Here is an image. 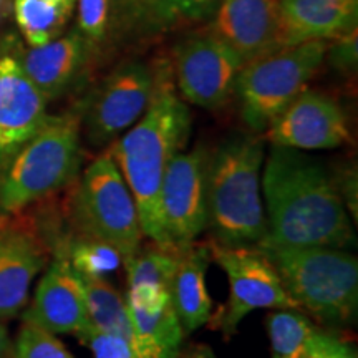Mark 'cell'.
<instances>
[{
    "label": "cell",
    "instance_id": "6da1fadb",
    "mask_svg": "<svg viewBox=\"0 0 358 358\" xmlns=\"http://www.w3.org/2000/svg\"><path fill=\"white\" fill-rule=\"evenodd\" d=\"M261 189L267 232L259 244L334 249L355 244L350 213L334 176L301 150L272 145L264 158Z\"/></svg>",
    "mask_w": 358,
    "mask_h": 358
},
{
    "label": "cell",
    "instance_id": "7a4b0ae2",
    "mask_svg": "<svg viewBox=\"0 0 358 358\" xmlns=\"http://www.w3.org/2000/svg\"><path fill=\"white\" fill-rule=\"evenodd\" d=\"M191 127V111L176 93L171 69L161 66L156 70L155 95L145 115L108 151L131 191L143 234L169 252L173 250L159 211L161 182L174 156L187 145Z\"/></svg>",
    "mask_w": 358,
    "mask_h": 358
},
{
    "label": "cell",
    "instance_id": "3957f363",
    "mask_svg": "<svg viewBox=\"0 0 358 358\" xmlns=\"http://www.w3.org/2000/svg\"><path fill=\"white\" fill-rule=\"evenodd\" d=\"M264 140L237 134L209 156L208 227L222 245H257L267 232L261 174Z\"/></svg>",
    "mask_w": 358,
    "mask_h": 358
},
{
    "label": "cell",
    "instance_id": "277c9868",
    "mask_svg": "<svg viewBox=\"0 0 358 358\" xmlns=\"http://www.w3.org/2000/svg\"><path fill=\"white\" fill-rule=\"evenodd\" d=\"M82 115L48 116L0 169V217L25 211L70 186L82 166Z\"/></svg>",
    "mask_w": 358,
    "mask_h": 358
},
{
    "label": "cell",
    "instance_id": "5b68a950",
    "mask_svg": "<svg viewBox=\"0 0 358 358\" xmlns=\"http://www.w3.org/2000/svg\"><path fill=\"white\" fill-rule=\"evenodd\" d=\"M256 248L275 267L282 284L301 310L330 324H348L358 308V261L343 249Z\"/></svg>",
    "mask_w": 358,
    "mask_h": 358
},
{
    "label": "cell",
    "instance_id": "8992f818",
    "mask_svg": "<svg viewBox=\"0 0 358 358\" xmlns=\"http://www.w3.org/2000/svg\"><path fill=\"white\" fill-rule=\"evenodd\" d=\"M327 52V40H310L280 47L245 64L234 90L243 122L252 131H266L307 88L324 64Z\"/></svg>",
    "mask_w": 358,
    "mask_h": 358
},
{
    "label": "cell",
    "instance_id": "52a82bcc",
    "mask_svg": "<svg viewBox=\"0 0 358 358\" xmlns=\"http://www.w3.org/2000/svg\"><path fill=\"white\" fill-rule=\"evenodd\" d=\"M73 221L82 234L113 245L123 262L141 249L140 216L133 194L108 151L80 178L73 196Z\"/></svg>",
    "mask_w": 358,
    "mask_h": 358
},
{
    "label": "cell",
    "instance_id": "ba28073f",
    "mask_svg": "<svg viewBox=\"0 0 358 358\" xmlns=\"http://www.w3.org/2000/svg\"><path fill=\"white\" fill-rule=\"evenodd\" d=\"M208 248L211 259L229 280V301L216 324L226 337L236 334L244 317L261 308L301 312L275 267L256 245H222L213 241Z\"/></svg>",
    "mask_w": 358,
    "mask_h": 358
},
{
    "label": "cell",
    "instance_id": "9c48e42d",
    "mask_svg": "<svg viewBox=\"0 0 358 358\" xmlns=\"http://www.w3.org/2000/svg\"><path fill=\"white\" fill-rule=\"evenodd\" d=\"M243 66L239 55L213 32L187 37L173 50L171 73L181 98L204 110L229 101Z\"/></svg>",
    "mask_w": 358,
    "mask_h": 358
},
{
    "label": "cell",
    "instance_id": "30bf717a",
    "mask_svg": "<svg viewBox=\"0 0 358 358\" xmlns=\"http://www.w3.org/2000/svg\"><path fill=\"white\" fill-rule=\"evenodd\" d=\"M209 153L203 146L178 153L164 173L159 191V211L173 252L196 244L208 227Z\"/></svg>",
    "mask_w": 358,
    "mask_h": 358
},
{
    "label": "cell",
    "instance_id": "8fae6325",
    "mask_svg": "<svg viewBox=\"0 0 358 358\" xmlns=\"http://www.w3.org/2000/svg\"><path fill=\"white\" fill-rule=\"evenodd\" d=\"M156 88V71L140 60L120 65L105 78L82 118L95 148L111 145L145 115Z\"/></svg>",
    "mask_w": 358,
    "mask_h": 358
},
{
    "label": "cell",
    "instance_id": "7c38bea8",
    "mask_svg": "<svg viewBox=\"0 0 358 358\" xmlns=\"http://www.w3.org/2000/svg\"><path fill=\"white\" fill-rule=\"evenodd\" d=\"M53 250L34 222L20 213L0 217V319L19 315L35 277Z\"/></svg>",
    "mask_w": 358,
    "mask_h": 358
},
{
    "label": "cell",
    "instance_id": "4fadbf2b",
    "mask_svg": "<svg viewBox=\"0 0 358 358\" xmlns=\"http://www.w3.org/2000/svg\"><path fill=\"white\" fill-rule=\"evenodd\" d=\"M266 138L292 150H334L350 141V128L337 101L306 88L268 124Z\"/></svg>",
    "mask_w": 358,
    "mask_h": 358
},
{
    "label": "cell",
    "instance_id": "5bb4252c",
    "mask_svg": "<svg viewBox=\"0 0 358 358\" xmlns=\"http://www.w3.org/2000/svg\"><path fill=\"white\" fill-rule=\"evenodd\" d=\"M47 272L40 279L34 301L22 315L50 334L78 335L88 327L87 299L82 275L71 267L65 250L57 245Z\"/></svg>",
    "mask_w": 358,
    "mask_h": 358
},
{
    "label": "cell",
    "instance_id": "9a60e30c",
    "mask_svg": "<svg viewBox=\"0 0 358 358\" xmlns=\"http://www.w3.org/2000/svg\"><path fill=\"white\" fill-rule=\"evenodd\" d=\"M47 103L20 57L0 55V169L47 122Z\"/></svg>",
    "mask_w": 358,
    "mask_h": 358
},
{
    "label": "cell",
    "instance_id": "2e32d148",
    "mask_svg": "<svg viewBox=\"0 0 358 358\" xmlns=\"http://www.w3.org/2000/svg\"><path fill=\"white\" fill-rule=\"evenodd\" d=\"M213 34L229 45L244 65L284 47L279 0H222Z\"/></svg>",
    "mask_w": 358,
    "mask_h": 358
},
{
    "label": "cell",
    "instance_id": "e0dca14e",
    "mask_svg": "<svg viewBox=\"0 0 358 358\" xmlns=\"http://www.w3.org/2000/svg\"><path fill=\"white\" fill-rule=\"evenodd\" d=\"M92 42L75 30L40 47H30L20 62L29 78L50 101L65 95L77 82L88 64Z\"/></svg>",
    "mask_w": 358,
    "mask_h": 358
},
{
    "label": "cell",
    "instance_id": "ac0fdd59",
    "mask_svg": "<svg viewBox=\"0 0 358 358\" xmlns=\"http://www.w3.org/2000/svg\"><path fill=\"white\" fill-rule=\"evenodd\" d=\"M282 43L335 40L357 29L358 0H279Z\"/></svg>",
    "mask_w": 358,
    "mask_h": 358
},
{
    "label": "cell",
    "instance_id": "d6986e66",
    "mask_svg": "<svg viewBox=\"0 0 358 358\" xmlns=\"http://www.w3.org/2000/svg\"><path fill=\"white\" fill-rule=\"evenodd\" d=\"M209 261L208 245L192 244L178 256L171 280V302L186 334L196 332L213 317V299L206 282Z\"/></svg>",
    "mask_w": 358,
    "mask_h": 358
},
{
    "label": "cell",
    "instance_id": "ffe728a7",
    "mask_svg": "<svg viewBox=\"0 0 358 358\" xmlns=\"http://www.w3.org/2000/svg\"><path fill=\"white\" fill-rule=\"evenodd\" d=\"M128 310L138 355L141 358L179 357L186 332L171 301L155 308H143L128 303Z\"/></svg>",
    "mask_w": 358,
    "mask_h": 358
},
{
    "label": "cell",
    "instance_id": "44dd1931",
    "mask_svg": "<svg viewBox=\"0 0 358 358\" xmlns=\"http://www.w3.org/2000/svg\"><path fill=\"white\" fill-rule=\"evenodd\" d=\"M82 279L85 285V299H87V319L90 329L120 335L134 345L127 297H123L105 277L82 275Z\"/></svg>",
    "mask_w": 358,
    "mask_h": 358
},
{
    "label": "cell",
    "instance_id": "7402d4cb",
    "mask_svg": "<svg viewBox=\"0 0 358 358\" xmlns=\"http://www.w3.org/2000/svg\"><path fill=\"white\" fill-rule=\"evenodd\" d=\"M77 0H15V20L30 47H40L57 37L69 24Z\"/></svg>",
    "mask_w": 358,
    "mask_h": 358
},
{
    "label": "cell",
    "instance_id": "603a6c76",
    "mask_svg": "<svg viewBox=\"0 0 358 358\" xmlns=\"http://www.w3.org/2000/svg\"><path fill=\"white\" fill-rule=\"evenodd\" d=\"M272 358H306L319 330L297 310H280L267 317Z\"/></svg>",
    "mask_w": 358,
    "mask_h": 358
},
{
    "label": "cell",
    "instance_id": "cb8c5ba5",
    "mask_svg": "<svg viewBox=\"0 0 358 358\" xmlns=\"http://www.w3.org/2000/svg\"><path fill=\"white\" fill-rule=\"evenodd\" d=\"M57 245L65 250L71 267L87 277H105L123 264L122 254L113 245L82 232L77 237L60 241Z\"/></svg>",
    "mask_w": 358,
    "mask_h": 358
},
{
    "label": "cell",
    "instance_id": "d4e9b609",
    "mask_svg": "<svg viewBox=\"0 0 358 358\" xmlns=\"http://www.w3.org/2000/svg\"><path fill=\"white\" fill-rule=\"evenodd\" d=\"M179 254L159 248L140 249L123 264L128 271V289L155 287L171 292V280Z\"/></svg>",
    "mask_w": 358,
    "mask_h": 358
},
{
    "label": "cell",
    "instance_id": "484cf974",
    "mask_svg": "<svg viewBox=\"0 0 358 358\" xmlns=\"http://www.w3.org/2000/svg\"><path fill=\"white\" fill-rule=\"evenodd\" d=\"M12 358H73L55 334L24 324L13 345Z\"/></svg>",
    "mask_w": 358,
    "mask_h": 358
},
{
    "label": "cell",
    "instance_id": "4316f807",
    "mask_svg": "<svg viewBox=\"0 0 358 358\" xmlns=\"http://www.w3.org/2000/svg\"><path fill=\"white\" fill-rule=\"evenodd\" d=\"M111 0H77L78 32L95 43L105 37L110 19Z\"/></svg>",
    "mask_w": 358,
    "mask_h": 358
},
{
    "label": "cell",
    "instance_id": "83f0119b",
    "mask_svg": "<svg viewBox=\"0 0 358 358\" xmlns=\"http://www.w3.org/2000/svg\"><path fill=\"white\" fill-rule=\"evenodd\" d=\"M77 337L90 347L95 358H141L133 343L120 335L98 332L87 327Z\"/></svg>",
    "mask_w": 358,
    "mask_h": 358
},
{
    "label": "cell",
    "instance_id": "f1b7e54d",
    "mask_svg": "<svg viewBox=\"0 0 358 358\" xmlns=\"http://www.w3.org/2000/svg\"><path fill=\"white\" fill-rule=\"evenodd\" d=\"M337 45L330 52V58H332L334 65L338 70H348L355 69L357 65V29L348 32L342 37L335 38Z\"/></svg>",
    "mask_w": 358,
    "mask_h": 358
},
{
    "label": "cell",
    "instance_id": "f546056e",
    "mask_svg": "<svg viewBox=\"0 0 358 358\" xmlns=\"http://www.w3.org/2000/svg\"><path fill=\"white\" fill-rule=\"evenodd\" d=\"M129 7L133 8V13L136 19L151 22V24H166L169 19H173L171 12L164 7L163 0H128Z\"/></svg>",
    "mask_w": 358,
    "mask_h": 358
},
{
    "label": "cell",
    "instance_id": "4dcf8cb0",
    "mask_svg": "<svg viewBox=\"0 0 358 358\" xmlns=\"http://www.w3.org/2000/svg\"><path fill=\"white\" fill-rule=\"evenodd\" d=\"M164 7L171 12V15H186L191 19L201 17L211 7L213 0H163Z\"/></svg>",
    "mask_w": 358,
    "mask_h": 358
},
{
    "label": "cell",
    "instance_id": "1f68e13d",
    "mask_svg": "<svg viewBox=\"0 0 358 358\" xmlns=\"http://www.w3.org/2000/svg\"><path fill=\"white\" fill-rule=\"evenodd\" d=\"M327 353L329 358H358L355 347L350 343L343 342V340L335 338L332 335H327Z\"/></svg>",
    "mask_w": 358,
    "mask_h": 358
},
{
    "label": "cell",
    "instance_id": "d6a6232c",
    "mask_svg": "<svg viewBox=\"0 0 358 358\" xmlns=\"http://www.w3.org/2000/svg\"><path fill=\"white\" fill-rule=\"evenodd\" d=\"M178 358H217V357L209 345H204V343H196V345H191L189 348H187L186 352L179 353Z\"/></svg>",
    "mask_w": 358,
    "mask_h": 358
},
{
    "label": "cell",
    "instance_id": "836d02e7",
    "mask_svg": "<svg viewBox=\"0 0 358 358\" xmlns=\"http://www.w3.org/2000/svg\"><path fill=\"white\" fill-rule=\"evenodd\" d=\"M327 334L317 332L315 340H313V345L310 352L307 353L306 358H329V353H327Z\"/></svg>",
    "mask_w": 358,
    "mask_h": 358
},
{
    "label": "cell",
    "instance_id": "e575fe53",
    "mask_svg": "<svg viewBox=\"0 0 358 358\" xmlns=\"http://www.w3.org/2000/svg\"><path fill=\"white\" fill-rule=\"evenodd\" d=\"M8 348H10V342H8V332L3 325L2 319H0V358H6Z\"/></svg>",
    "mask_w": 358,
    "mask_h": 358
},
{
    "label": "cell",
    "instance_id": "d590c367",
    "mask_svg": "<svg viewBox=\"0 0 358 358\" xmlns=\"http://www.w3.org/2000/svg\"><path fill=\"white\" fill-rule=\"evenodd\" d=\"M0 2H2V0H0Z\"/></svg>",
    "mask_w": 358,
    "mask_h": 358
}]
</instances>
